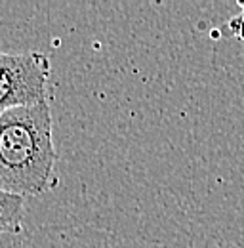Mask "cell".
<instances>
[{"mask_svg": "<svg viewBox=\"0 0 244 248\" xmlns=\"http://www.w3.org/2000/svg\"><path fill=\"white\" fill-rule=\"evenodd\" d=\"M58 153L50 101L0 115V189L38 197L58 186Z\"/></svg>", "mask_w": 244, "mask_h": 248, "instance_id": "cell-1", "label": "cell"}, {"mask_svg": "<svg viewBox=\"0 0 244 248\" xmlns=\"http://www.w3.org/2000/svg\"><path fill=\"white\" fill-rule=\"evenodd\" d=\"M52 65L42 52L0 50V115L15 107L50 101Z\"/></svg>", "mask_w": 244, "mask_h": 248, "instance_id": "cell-2", "label": "cell"}, {"mask_svg": "<svg viewBox=\"0 0 244 248\" xmlns=\"http://www.w3.org/2000/svg\"><path fill=\"white\" fill-rule=\"evenodd\" d=\"M25 199L0 189V235H15L23 229Z\"/></svg>", "mask_w": 244, "mask_h": 248, "instance_id": "cell-3", "label": "cell"}]
</instances>
